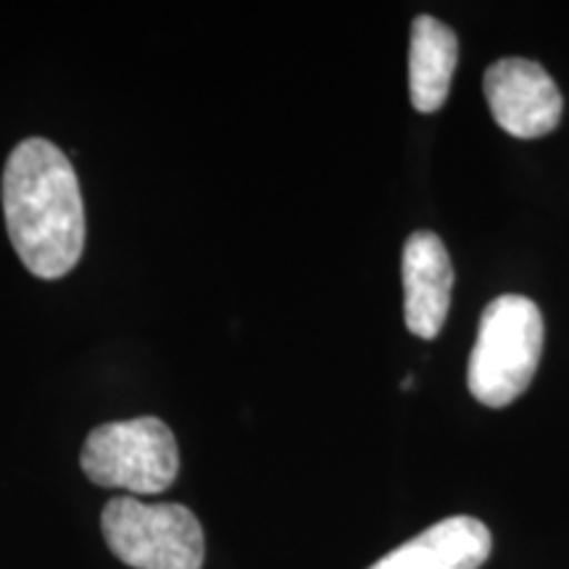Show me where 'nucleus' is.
<instances>
[{
    "label": "nucleus",
    "mask_w": 569,
    "mask_h": 569,
    "mask_svg": "<svg viewBox=\"0 0 569 569\" xmlns=\"http://www.w3.org/2000/svg\"><path fill=\"white\" fill-rule=\"evenodd\" d=\"M101 530L113 557L134 569H201L206 538L182 503H146L119 496L106 503Z\"/></svg>",
    "instance_id": "7ed1b4c3"
},
{
    "label": "nucleus",
    "mask_w": 569,
    "mask_h": 569,
    "mask_svg": "<svg viewBox=\"0 0 569 569\" xmlns=\"http://www.w3.org/2000/svg\"><path fill=\"white\" fill-rule=\"evenodd\" d=\"M486 101L490 113L511 138L532 140L557 130L561 122L559 84L540 63L528 59H501L486 71Z\"/></svg>",
    "instance_id": "39448f33"
},
{
    "label": "nucleus",
    "mask_w": 569,
    "mask_h": 569,
    "mask_svg": "<svg viewBox=\"0 0 569 569\" xmlns=\"http://www.w3.org/2000/svg\"><path fill=\"white\" fill-rule=\"evenodd\" d=\"M493 538L475 517H448L401 543L369 569H480L490 557Z\"/></svg>",
    "instance_id": "0eeeda50"
},
{
    "label": "nucleus",
    "mask_w": 569,
    "mask_h": 569,
    "mask_svg": "<svg viewBox=\"0 0 569 569\" xmlns=\"http://www.w3.org/2000/svg\"><path fill=\"white\" fill-rule=\"evenodd\" d=\"M459 61V40L451 27L436 17L411 21L409 92L417 111L436 113L446 103Z\"/></svg>",
    "instance_id": "6e6552de"
},
{
    "label": "nucleus",
    "mask_w": 569,
    "mask_h": 569,
    "mask_svg": "<svg viewBox=\"0 0 569 569\" xmlns=\"http://www.w3.org/2000/svg\"><path fill=\"white\" fill-rule=\"evenodd\" d=\"M80 465L96 486L156 496L177 480L180 448L159 417H134L96 427L84 440Z\"/></svg>",
    "instance_id": "20e7f679"
},
{
    "label": "nucleus",
    "mask_w": 569,
    "mask_h": 569,
    "mask_svg": "<svg viewBox=\"0 0 569 569\" xmlns=\"http://www.w3.org/2000/svg\"><path fill=\"white\" fill-rule=\"evenodd\" d=\"M543 336V317L530 298H493L482 309L478 340L469 356V393L490 409L509 407L536 377Z\"/></svg>",
    "instance_id": "f03ea898"
},
{
    "label": "nucleus",
    "mask_w": 569,
    "mask_h": 569,
    "mask_svg": "<svg viewBox=\"0 0 569 569\" xmlns=\"http://www.w3.org/2000/svg\"><path fill=\"white\" fill-rule=\"evenodd\" d=\"M403 317L417 338L432 340L443 330L451 306L453 267L443 240L419 230L403 246Z\"/></svg>",
    "instance_id": "423d86ee"
},
{
    "label": "nucleus",
    "mask_w": 569,
    "mask_h": 569,
    "mask_svg": "<svg viewBox=\"0 0 569 569\" xmlns=\"http://www.w3.org/2000/svg\"><path fill=\"white\" fill-rule=\"evenodd\" d=\"M3 213L21 264L40 280H61L84 251V203L69 156L46 138H27L3 169Z\"/></svg>",
    "instance_id": "f257e3e1"
}]
</instances>
